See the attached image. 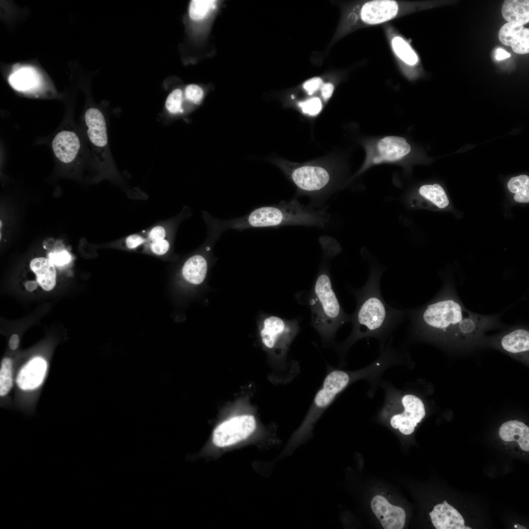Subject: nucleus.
I'll list each match as a JSON object with an SVG mask.
<instances>
[{
	"label": "nucleus",
	"instance_id": "nucleus-1",
	"mask_svg": "<svg viewBox=\"0 0 529 529\" xmlns=\"http://www.w3.org/2000/svg\"><path fill=\"white\" fill-rule=\"evenodd\" d=\"M405 311L411 338L467 339L479 335L490 324L487 317L466 310L445 291L422 307Z\"/></svg>",
	"mask_w": 529,
	"mask_h": 529
},
{
	"label": "nucleus",
	"instance_id": "nucleus-2",
	"mask_svg": "<svg viewBox=\"0 0 529 529\" xmlns=\"http://www.w3.org/2000/svg\"><path fill=\"white\" fill-rule=\"evenodd\" d=\"M384 269L372 263L365 285L350 291L357 302L356 309L351 315V332L338 350L345 353L358 340L376 338L382 346L389 335L406 317L405 310L394 308L384 300L380 289V280Z\"/></svg>",
	"mask_w": 529,
	"mask_h": 529
},
{
	"label": "nucleus",
	"instance_id": "nucleus-3",
	"mask_svg": "<svg viewBox=\"0 0 529 529\" xmlns=\"http://www.w3.org/2000/svg\"><path fill=\"white\" fill-rule=\"evenodd\" d=\"M329 219V215L326 212L314 210L293 200L256 208L239 218L219 221L213 220L211 227L219 236L223 231L230 229L241 231L252 228L287 225L324 227Z\"/></svg>",
	"mask_w": 529,
	"mask_h": 529
},
{
	"label": "nucleus",
	"instance_id": "nucleus-4",
	"mask_svg": "<svg viewBox=\"0 0 529 529\" xmlns=\"http://www.w3.org/2000/svg\"><path fill=\"white\" fill-rule=\"evenodd\" d=\"M379 363L376 362L365 369L357 371L330 370L315 394L303 422L287 443L284 454L290 455L308 439L312 435L315 423L337 396L354 382L367 377Z\"/></svg>",
	"mask_w": 529,
	"mask_h": 529
},
{
	"label": "nucleus",
	"instance_id": "nucleus-5",
	"mask_svg": "<svg viewBox=\"0 0 529 529\" xmlns=\"http://www.w3.org/2000/svg\"><path fill=\"white\" fill-rule=\"evenodd\" d=\"M311 324L325 343L332 342L337 331L351 321V315L342 309L332 288L328 272L320 271L310 292Z\"/></svg>",
	"mask_w": 529,
	"mask_h": 529
},
{
	"label": "nucleus",
	"instance_id": "nucleus-6",
	"mask_svg": "<svg viewBox=\"0 0 529 529\" xmlns=\"http://www.w3.org/2000/svg\"><path fill=\"white\" fill-rule=\"evenodd\" d=\"M300 330L297 318L285 319L278 316L265 318L260 330L263 344L273 352L286 382L295 375L296 365L288 361L290 346Z\"/></svg>",
	"mask_w": 529,
	"mask_h": 529
},
{
	"label": "nucleus",
	"instance_id": "nucleus-7",
	"mask_svg": "<svg viewBox=\"0 0 529 529\" xmlns=\"http://www.w3.org/2000/svg\"><path fill=\"white\" fill-rule=\"evenodd\" d=\"M415 10V5L409 1L394 0H372L365 1L359 9L358 16L363 25L379 24L409 14Z\"/></svg>",
	"mask_w": 529,
	"mask_h": 529
},
{
	"label": "nucleus",
	"instance_id": "nucleus-8",
	"mask_svg": "<svg viewBox=\"0 0 529 529\" xmlns=\"http://www.w3.org/2000/svg\"><path fill=\"white\" fill-rule=\"evenodd\" d=\"M258 427L257 420L252 414L231 417L218 425L213 433V442L219 447L232 445L251 436Z\"/></svg>",
	"mask_w": 529,
	"mask_h": 529
},
{
	"label": "nucleus",
	"instance_id": "nucleus-9",
	"mask_svg": "<svg viewBox=\"0 0 529 529\" xmlns=\"http://www.w3.org/2000/svg\"><path fill=\"white\" fill-rule=\"evenodd\" d=\"M397 404L394 408L399 411L391 416L390 425L403 434H411L426 415L424 404L419 398L410 394L403 395Z\"/></svg>",
	"mask_w": 529,
	"mask_h": 529
},
{
	"label": "nucleus",
	"instance_id": "nucleus-10",
	"mask_svg": "<svg viewBox=\"0 0 529 529\" xmlns=\"http://www.w3.org/2000/svg\"><path fill=\"white\" fill-rule=\"evenodd\" d=\"M84 120L89 141L96 152L98 161L104 165L108 162L109 155L107 128L104 116L98 109L91 108L86 111Z\"/></svg>",
	"mask_w": 529,
	"mask_h": 529
},
{
	"label": "nucleus",
	"instance_id": "nucleus-11",
	"mask_svg": "<svg viewBox=\"0 0 529 529\" xmlns=\"http://www.w3.org/2000/svg\"><path fill=\"white\" fill-rule=\"evenodd\" d=\"M291 177L298 188L306 192L319 191L330 180V174L325 168L313 166H302L294 169Z\"/></svg>",
	"mask_w": 529,
	"mask_h": 529
},
{
	"label": "nucleus",
	"instance_id": "nucleus-12",
	"mask_svg": "<svg viewBox=\"0 0 529 529\" xmlns=\"http://www.w3.org/2000/svg\"><path fill=\"white\" fill-rule=\"evenodd\" d=\"M372 510L385 529H402L406 513L403 508L390 504L381 495L375 496L371 503Z\"/></svg>",
	"mask_w": 529,
	"mask_h": 529
},
{
	"label": "nucleus",
	"instance_id": "nucleus-13",
	"mask_svg": "<svg viewBox=\"0 0 529 529\" xmlns=\"http://www.w3.org/2000/svg\"><path fill=\"white\" fill-rule=\"evenodd\" d=\"M377 147L379 156L374 158V164L398 161L408 154L411 149L405 138L394 136L382 138L378 142Z\"/></svg>",
	"mask_w": 529,
	"mask_h": 529
},
{
	"label": "nucleus",
	"instance_id": "nucleus-14",
	"mask_svg": "<svg viewBox=\"0 0 529 529\" xmlns=\"http://www.w3.org/2000/svg\"><path fill=\"white\" fill-rule=\"evenodd\" d=\"M47 363L40 357H36L24 365L19 371L16 383L24 390H32L42 384L47 370Z\"/></svg>",
	"mask_w": 529,
	"mask_h": 529
},
{
	"label": "nucleus",
	"instance_id": "nucleus-15",
	"mask_svg": "<svg viewBox=\"0 0 529 529\" xmlns=\"http://www.w3.org/2000/svg\"><path fill=\"white\" fill-rule=\"evenodd\" d=\"M52 146L53 152L62 163L69 164L75 159L80 148L77 135L70 131H62L54 138Z\"/></svg>",
	"mask_w": 529,
	"mask_h": 529
},
{
	"label": "nucleus",
	"instance_id": "nucleus-16",
	"mask_svg": "<svg viewBox=\"0 0 529 529\" xmlns=\"http://www.w3.org/2000/svg\"><path fill=\"white\" fill-rule=\"evenodd\" d=\"M429 514L437 529H465L462 515L446 501L436 505Z\"/></svg>",
	"mask_w": 529,
	"mask_h": 529
},
{
	"label": "nucleus",
	"instance_id": "nucleus-17",
	"mask_svg": "<svg viewBox=\"0 0 529 529\" xmlns=\"http://www.w3.org/2000/svg\"><path fill=\"white\" fill-rule=\"evenodd\" d=\"M502 348L509 354L521 360H527L529 351V332L522 328L515 329L503 336L500 340Z\"/></svg>",
	"mask_w": 529,
	"mask_h": 529
},
{
	"label": "nucleus",
	"instance_id": "nucleus-18",
	"mask_svg": "<svg viewBox=\"0 0 529 529\" xmlns=\"http://www.w3.org/2000/svg\"><path fill=\"white\" fill-rule=\"evenodd\" d=\"M499 434L505 441H516L520 448L529 451V428L524 423L511 420L503 423L500 427Z\"/></svg>",
	"mask_w": 529,
	"mask_h": 529
},
{
	"label": "nucleus",
	"instance_id": "nucleus-19",
	"mask_svg": "<svg viewBox=\"0 0 529 529\" xmlns=\"http://www.w3.org/2000/svg\"><path fill=\"white\" fill-rule=\"evenodd\" d=\"M55 265L48 259L38 257L33 259L30 267L35 274L39 285L45 290L52 289L56 284V272Z\"/></svg>",
	"mask_w": 529,
	"mask_h": 529
},
{
	"label": "nucleus",
	"instance_id": "nucleus-20",
	"mask_svg": "<svg viewBox=\"0 0 529 529\" xmlns=\"http://www.w3.org/2000/svg\"><path fill=\"white\" fill-rule=\"evenodd\" d=\"M8 80L14 89L26 92L36 88L39 85L40 77L33 68L23 67L13 72L9 76Z\"/></svg>",
	"mask_w": 529,
	"mask_h": 529
},
{
	"label": "nucleus",
	"instance_id": "nucleus-21",
	"mask_svg": "<svg viewBox=\"0 0 529 529\" xmlns=\"http://www.w3.org/2000/svg\"><path fill=\"white\" fill-rule=\"evenodd\" d=\"M207 272V262L202 255L197 254L189 258L184 263L182 274L188 282L199 284L205 279Z\"/></svg>",
	"mask_w": 529,
	"mask_h": 529
},
{
	"label": "nucleus",
	"instance_id": "nucleus-22",
	"mask_svg": "<svg viewBox=\"0 0 529 529\" xmlns=\"http://www.w3.org/2000/svg\"><path fill=\"white\" fill-rule=\"evenodd\" d=\"M502 13L508 22L518 23L522 25L529 21V1L528 0H506L502 6Z\"/></svg>",
	"mask_w": 529,
	"mask_h": 529
},
{
	"label": "nucleus",
	"instance_id": "nucleus-23",
	"mask_svg": "<svg viewBox=\"0 0 529 529\" xmlns=\"http://www.w3.org/2000/svg\"><path fill=\"white\" fill-rule=\"evenodd\" d=\"M419 192L420 195L439 208H444L449 204L444 190L438 184L423 185L420 188Z\"/></svg>",
	"mask_w": 529,
	"mask_h": 529
},
{
	"label": "nucleus",
	"instance_id": "nucleus-24",
	"mask_svg": "<svg viewBox=\"0 0 529 529\" xmlns=\"http://www.w3.org/2000/svg\"><path fill=\"white\" fill-rule=\"evenodd\" d=\"M508 190L515 194L514 200L518 202H529V177L521 175L511 178L508 182Z\"/></svg>",
	"mask_w": 529,
	"mask_h": 529
},
{
	"label": "nucleus",
	"instance_id": "nucleus-25",
	"mask_svg": "<svg viewBox=\"0 0 529 529\" xmlns=\"http://www.w3.org/2000/svg\"><path fill=\"white\" fill-rule=\"evenodd\" d=\"M391 44L395 53L406 64L412 66L417 63V55L409 44L402 37H394Z\"/></svg>",
	"mask_w": 529,
	"mask_h": 529
},
{
	"label": "nucleus",
	"instance_id": "nucleus-26",
	"mask_svg": "<svg viewBox=\"0 0 529 529\" xmlns=\"http://www.w3.org/2000/svg\"><path fill=\"white\" fill-rule=\"evenodd\" d=\"M216 7V0H192L189 6V16L193 21H200L206 18Z\"/></svg>",
	"mask_w": 529,
	"mask_h": 529
},
{
	"label": "nucleus",
	"instance_id": "nucleus-27",
	"mask_svg": "<svg viewBox=\"0 0 529 529\" xmlns=\"http://www.w3.org/2000/svg\"><path fill=\"white\" fill-rule=\"evenodd\" d=\"M184 94L179 88L174 89L168 96L165 107L169 114L177 117L184 113L183 107Z\"/></svg>",
	"mask_w": 529,
	"mask_h": 529
},
{
	"label": "nucleus",
	"instance_id": "nucleus-28",
	"mask_svg": "<svg viewBox=\"0 0 529 529\" xmlns=\"http://www.w3.org/2000/svg\"><path fill=\"white\" fill-rule=\"evenodd\" d=\"M13 385L12 362L11 359L4 358L0 370V395L3 396L10 390Z\"/></svg>",
	"mask_w": 529,
	"mask_h": 529
},
{
	"label": "nucleus",
	"instance_id": "nucleus-29",
	"mask_svg": "<svg viewBox=\"0 0 529 529\" xmlns=\"http://www.w3.org/2000/svg\"><path fill=\"white\" fill-rule=\"evenodd\" d=\"M523 29V25L518 23L507 22L502 26L499 31V40L503 44L511 46Z\"/></svg>",
	"mask_w": 529,
	"mask_h": 529
},
{
	"label": "nucleus",
	"instance_id": "nucleus-30",
	"mask_svg": "<svg viewBox=\"0 0 529 529\" xmlns=\"http://www.w3.org/2000/svg\"><path fill=\"white\" fill-rule=\"evenodd\" d=\"M184 96L186 99L191 103L198 105L204 99L205 91L198 85L189 84L185 89Z\"/></svg>",
	"mask_w": 529,
	"mask_h": 529
},
{
	"label": "nucleus",
	"instance_id": "nucleus-31",
	"mask_svg": "<svg viewBox=\"0 0 529 529\" xmlns=\"http://www.w3.org/2000/svg\"><path fill=\"white\" fill-rule=\"evenodd\" d=\"M516 53L523 54L529 52V30L524 28L510 46Z\"/></svg>",
	"mask_w": 529,
	"mask_h": 529
},
{
	"label": "nucleus",
	"instance_id": "nucleus-32",
	"mask_svg": "<svg viewBox=\"0 0 529 529\" xmlns=\"http://www.w3.org/2000/svg\"><path fill=\"white\" fill-rule=\"evenodd\" d=\"M169 229L163 225H157L151 228L146 234L147 242L168 238Z\"/></svg>",
	"mask_w": 529,
	"mask_h": 529
},
{
	"label": "nucleus",
	"instance_id": "nucleus-33",
	"mask_svg": "<svg viewBox=\"0 0 529 529\" xmlns=\"http://www.w3.org/2000/svg\"><path fill=\"white\" fill-rule=\"evenodd\" d=\"M48 257L54 265L57 266H64L69 264L72 260L71 256L69 252L64 249L54 250L50 252Z\"/></svg>",
	"mask_w": 529,
	"mask_h": 529
},
{
	"label": "nucleus",
	"instance_id": "nucleus-34",
	"mask_svg": "<svg viewBox=\"0 0 529 529\" xmlns=\"http://www.w3.org/2000/svg\"><path fill=\"white\" fill-rule=\"evenodd\" d=\"M303 112L311 115L317 114L321 110L322 104L320 99L314 97L298 103Z\"/></svg>",
	"mask_w": 529,
	"mask_h": 529
},
{
	"label": "nucleus",
	"instance_id": "nucleus-35",
	"mask_svg": "<svg viewBox=\"0 0 529 529\" xmlns=\"http://www.w3.org/2000/svg\"><path fill=\"white\" fill-rule=\"evenodd\" d=\"M148 246L150 251L157 255H163L166 254L170 247V241L168 238L148 242Z\"/></svg>",
	"mask_w": 529,
	"mask_h": 529
},
{
	"label": "nucleus",
	"instance_id": "nucleus-36",
	"mask_svg": "<svg viewBox=\"0 0 529 529\" xmlns=\"http://www.w3.org/2000/svg\"><path fill=\"white\" fill-rule=\"evenodd\" d=\"M147 242L146 237L137 234L129 235L125 239V245L129 249H136Z\"/></svg>",
	"mask_w": 529,
	"mask_h": 529
},
{
	"label": "nucleus",
	"instance_id": "nucleus-37",
	"mask_svg": "<svg viewBox=\"0 0 529 529\" xmlns=\"http://www.w3.org/2000/svg\"><path fill=\"white\" fill-rule=\"evenodd\" d=\"M322 84V81L321 78L315 77L306 81L303 84V87L309 95H312L317 91Z\"/></svg>",
	"mask_w": 529,
	"mask_h": 529
},
{
	"label": "nucleus",
	"instance_id": "nucleus-38",
	"mask_svg": "<svg viewBox=\"0 0 529 529\" xmlns=\"http://www.w3.org/2000/svg\"><path fill=\"white\" fill-rule=\"evenodd\" d=\"M334 86L330 83H327L324 84L321 88L322 96L324 99H327L330 98L334 91Z\"/></svg>",
	"mask_w": 529,
	"mask_h": 529
},
{
	"label": "nucleus",
	"instance_id": "nucleus-39",
	"mask_svg": "<svg viewBox=\"0 0 529 529\" xmlns=\"http://www.w3.org/2000/svg\"><path fill=\"white\" fill-rule=\"evenodd\" d=\"M494 55L497 60H502L510 56V54L508 52L501 48L496 49Z\"/></svg>",
	"mask_w": 529,
	"mask_h": 529
},
{
	"label": "nucleus",
	"instance_id": "nucleus-40",
	"mask_svg": "<svg viewBox=\"0 0 529 529\" xmlns=\"http://www.w3.org/2000/svg\"><path fill=\"white\" fill-rule=\"evenodd\" d=\"M19 344V337L18 335L17 334L13 335L11 337L9 341V345L10 348L12 350H15L18 348Z\"/></svg>",
	"mask_w": 529,
	"mask_h": 529
},
{
	"label": "nucleus",
	"instance_id": "nucleus-41",
	"mask_svg": "<svg viewBox=\"0 0 529 529\" xmlns=\"http://www.w3.org/2000/svg\"><path fill=\"white\" fill-rule=\"evenodd\" d=\"M25 287L29 291H32L37 287V283L34 281H28L25 283Z\"/></svg>",
	"mask_w": 529,
	"mask_h": 529
},
{
	"label": "nucleus",
	"instance_id": "nucleus-42",
	"mask_svg": "<svg viewBox=\"0 0 529 529\" xmlns=\"http://www.w3.org/2000/svg\"><path fill=\"white\" fill-rule=\"evenodd\" d=\"M465 529H471V528H470L469 527H466Z\"/></svg>",
	"mask_w": 529,
	"mask_h": 529
},
{
	"label": "nucleus",
	"instance_id": "nucleus-43",
	"mask_svg": "<svg viewBox=\"0 0 529 529\" xmlns=\"http://www.w3.org/2000/svg\"><path fill=\"white\" fill-rule=\"evenodd\" d=\"M514 527H515V528H517V525H514Z\"/></svg>",
	"mask_w": 529,
	"mask_h": 529
},
{
	"label": "nucleus",
	"instance_id": "nucleus-44",
	"mask_svg": "<svg viewBox=\"0 0 529 529\" xmlns=\"http://www.w3.org/2000/svg\"><path fill=\"white\" fill-rule=\"evenodd\" d=\"M291 97L293 98L294 97V96H293V95H292Z\"/></svg>",
	"mask_w": 529,
	"mask_h": 529
}]
</instances>
